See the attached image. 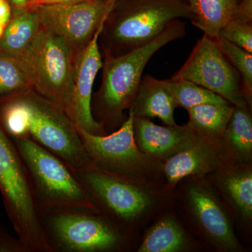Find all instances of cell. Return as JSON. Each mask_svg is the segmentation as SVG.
<instances>
[{"mask_svg":"<svg viewBox=\"0 0 252 252\" xmlns=\"http://www.w3.org/2000/svg\"><path fill=\"white\" fill-rule=\"evenodd\" d=\"M0 126L12 140H31L73 171L94 166L67 113L32 89L0 97Z\"/></svg>","mask_w":252,"mask_h":252,"instance_id":"6da1fadb","label":"cell"},{"mask_svg":"<svg viewBox=\"0 0 252 252\" xmlns=\"http://www.w3.org/2000/svg\"><path fill=\"white\" fill-rule=\"evenodd\" d=\"M182 18L192 19L187 0H115L100 34L107 56L148 44L170 23Z\"/></svg>","mask_w":252,"mask_h":252,"instance_id":"7a4b0ae2","label":"cell"},{"mask_svg":"<svg viewBox=\"0 0 252 252\" xmlns=\"http://www.w3.org/2000/svg\"><path fill=\"white\" fill-rule=\"evenodd\" d=\"M0 192L26 252H53L41 224L27 170L14 141L0 126Z\"/></svg>","mask_w":252,"mask_h":252,"instance_id":"3957f363","label":"cell"},{"mask_svg":"<svg viewBox=\"0 0 252 252\" xmlns=\"http://www.w3.org/2000/svg\"><path fill=\"white\" fill-rule=\"evenodd\" d=\"M185 23L180 19L169 24L157 38L145 45L119 56H107L102 63V81L97 97L99 114L117 120L130 108L142 81L144 68L158 50L184 37Z\"/></svg>","mask_w":252,"mask_h":252,"instance_id":"277c9868","label":"cell"},{"mask_svg":"<svg viewBox=\"0 0 252 252\" xmlns=\"http://www.w3.org/2000/svg\"><path fill=\"white\" fill-rule=\"evenodd\" d=\"M12 140L27 170L40 214L59 210H97L67 164L31 140Z\"/></svg>","mask_w":252,"mask_h":252,"instance_id":"5b68a950","label":"cell"},{"mask_svg":"<svg viewBox=\"0 0 252 252\" xmlns=\"http://www.w3.org/2000/svg\"><path fill=\"white\" fill-rule=\"evenodd\" d=\"M75 51L68 43L41 28L18 56L32 89L59 106L67 114L72 95Z\"/></svg>","mask_w":252,"mask_h":252,"instance_id":"8992f818","label":"cell"},{"mask_svg":"<svg viewBox=\"0 0 252 252\" xmlns=\"http://www.w3.org/2000/svg\"><path fill=\"white\" fill-rule=\"evenodd\" d=\"M96 210H59L41 212V224L53 252H94L115 250L122 235Z\"/></svg>","mask_w":252,"mask_h":252,"instance_id":"52a82bcc","label":"cell"},{"mask_svg":"<svg viewBox=\"0 0 252 252\" xmlns=\"http://www.w3.org/2000/svg\"><path fill=\"white\" fill-rule=\"evenodd\" d=\"M185 79L218 94L235 107H247L241 77L218 39L204 34L184 65L171 77Z\"/></svg>","mask_w":252,"mask_h":252,"instance_id":"ba28073f","label":"cell"},{"mask_svg":"<svg viewBox=\"0 0 252 252\" xmlns=\"http://www.w3.org/2000/svg\"><path fill=\"white\" fill-rule=\"evenodd\" d=\"M114 2L115 0H88L31 9L35 10L41 28L62 38L77 53L89 44L107 20Z\"/></svg>","mask_w":252,"mask_h":252,"instance_id":"9c48e42d","label":"cell"},{"mask_svg":"<svg viewBox=\"0 0 252 252\" xmlns=\"http://www.w3.org/2000/svg\"><path fill=\"white\" fill-rule=\"evenodd\" d=\"M74 172L94 206L100 204L120 220H135L150 205L149 195L124 179L94 166Z\"/></svg>","mask_w":252,"mask_h":252,"instance_id":"30bf717a","label":"cell"},{"mask_svg":"<svg viewBox=\"0 0 252 252\" xmlns=\"http://www.w3.org/2000/svg\"><path fill=\"white\" fill-rule=\"evenodd\" d=\"M132 109L122 127L109 135H96L77 127L81 142L96 168L119 177L127 174L142 160L134 135Z\"/></svg>","mask_w":252,"mask_h":252,"instance_id":"8fae6325","label":"cell"},{"mask_svg":"<svg viewBox=\"0 0 252 252\" xmlns=\"http://www.w3.org/2000/svg\"><path fill=\"white\" fill-rule=\"evenodd\" d=\"M105 21L99 26L89 44L76 53L73 69L72 102L67 112L74 125L96 135H104L103 126L93 115L91 100L94 79L103 63L98 40Z\"/></svg>","mask_w":252,"mask_h":252,"instance_id":"7c38bea8","label":"cell"},{"mask_svg":"<svg viewBox=\"0 0 252 252\" xmlns=\"http://www.w3.org/2000/svg\"><path fill=\"white\" fill-rule=\"evenodd\" d=\"M134 135L141 150L157 156H167L183 150L194 142L193 129L190 126L162 127L148 118L134 117Z\"/></svg>","mask_w":252,"mask_h":252,"instance_id":"4fadbf2b","label":"cell"},{"mask_svg":"<svg viewBox=\"0 0 252 252\" xmlns=\"http://www.w3.org/2000/svg\"><path fill=\"white\" fill-rule=\"evenodd\" d=\"M189 196L195 217L209 235L225 248H236L238 243L229 220L216 200L198 187H192Z\"/></svg>","mask_w":252,"mask_h":252,"instance_id":"5bb4252c","label":"cell"},{"mask_svg":"<svg viewBox=\"0 0 252 252\" xmlns=\"http://www.w3.org/2000/svg\"><path fill=\"white\" fill-rule=\"evenodd\" d=\"M177 107L171 94L162 85L161 80L144 76L130 108L135 117H157L165 125L176 126L174 111Z\"/></svg>","mask_w":252,"mask_h":252,"instance_id":"9a60e30c","label":"cell"},{"mask_svg":"<svg viewBox=\"0 0 252 252\" xmlns=\"http://www.w3.org/2000/svg\"><path fill=\"white\" fill-rule=\"evenodd\" d=\"M217 158L210 147L193 144L176 153L165 164L164 170L170 183H177L187 176L211 172Z\"/></svg>","mask_w":252,"mask_h":252,"instance_id":"2e32d148","label":"cell"},{"mask_svg":"<svg viewBox=\"0 0 252 252\" xmlns=\"http://www.w3.org/2000/svg\"><path fill=\"white\" fill-rule=\"evenodd\" d=\"M192 24L212 39H218L220 30L235 14L240 0H187Z\"/></svg>","mask_w":252,"mask_h":252,"instance_id":"e0dca14e","label":"cell"},{"mask_svg":"<svg viewBox=\"0 0 252 252\" xmlns=\"http://www.w3.org/2000/svg\"><path fill=\"white\" fill-rule=\"evenodd\" d=\"M16 11L0 38V52L12 56L21 54L42 28L35 10Z\"/></svg>","mask_w":252,"mask_h":252,"instance_id":"ac0fdd59","label":"cell"},{"mask_svg":"<svg viewBox=\"0 0 252 252\" xmlns=\"http://www.w3.org/2000/svg\"><path fill=\"white\" fill-rule=\"evenodd\" d=\"M234 107L230 104H203L187 109L188 126L193 130L217 136L223 133Z\"/></svg>","mask_w":252,"mask_h":252,"instance_id":"d6986e66","label":"cell"},{"mask_svg":"<svg viewBox=\"0 0 252 252\" xmlns=\"http://www.w3.org/2000/svg\"><path fill=\"white\" fill-rule=\"evenodd\" d=\"M186 240L178 224L170 218L158 222L146 235L139 252H174L182 250Z\"/></svg>","mask_w":252,"mask_h":252,"instance_id":"ffe728a7","label":"cell"},{"mask_svg":"<svg viewBox=\"0 0 252 252\" xmlns=\"http://www.w3.org/2000/svg\"><path fill=\"white\" fill-rule=\"evenodd\" d=\"M161 84L175 99L177 107L187 110L203 104H230L218 94L190 81L171 78L161 80Z\"/></svg>","mask_w":252,"mask_h":252,"instance_id":"44dd1931","label":"cell"},{"mask_svg":"<svg viewBox=\"0 0 252 252\" xmlns=\"http://www.w3.org/2000/svg\"><path fill=\"white\" fill-rule=\"evenodd\" d=\"M225 132L233 148L248 157L252 150V117L247 107H235Z\"/></svg>","mask_w":252,"mask_h":252,"instance_id":"7402d4cb","label":"cell"},{"mask_svg":"<svg viewBox=\"0 0 252 252\" xmlns=\"http://www.w3.org/2000/svg\"><path fill=\"white\" fill-rule=\"evenodd\" d=\"M32 89L16 57L0 52V97Z\"/></svg>","mask_w":252,"mask_h":252,"instance_id":"603a6c76","label":"cell"},{"mask_svg":"<svg viewBox=\"0 0 252 252\" xmlns=\"http://www.w3.org/2000/svg\"><path fill=\"white\" fill-rule=\"evenodd\" d=\"M220 48L232 65L241 77L244 95L248 103H252V54L222 38H218Z\"/></svg>","mask_w":252,"mask_h":252,"instance_id":"cb8c5ba5","label":"cell"},{"mask_svg":"<svg viewBox=\"0 0 252 252\" xmlns=\"http://www.w3.org/2000/svg\"><path fill=\"white\" fill-rule=\"evenodd\" d=\"M225 188L242 214L248 219L252 216V172H240L227 177Z\"/></svg>","mask_w":252,"mask_h":252,"instance_id":"d4e9b609","label":"cell"},{"mask_svg":"<svg viewBox=\"0 0 252 252\" xmlns=\"http://www.w3.org/2000/svg\"><path fill=\"white\" fill-rule=\"evenodd\" d=\"M218 38H222L252 54V23L231 18L220 30Z\"/></svg>","mask_w":252,"mask_h":252,"instance_id":"484cf974","label":"cell"},{"mask_svg":"<svg viewBox=\"0 0 252 252\" xmlns=\"http://www.w3.org/2000/svg\"><path fill=\"white\" fill-rule=\"evenodd\" d=\"M0 252H26L18 238H14L8 233L5 227L0 223Z\"/></svg>","mask_w":252,"mask_h":252,"instance_id":"4316f807","label":"cell"},{"mask_svg":"<svg viewBox=\"0 0 252 252\" xmlns=\"http://www.w3.org/2000/svg\"><path fill=\"white\" fill-rule=\"evenodd\" d=\"M252 22V0H240L232 18Z\"/></svg>","mask_w":252,"mask_h":252,"instance_id":"83f0119b","label":"cell"},{"mask_svg":"<svg viewBox=\"0 0 252 252\" xmlns=\"http://www.w3.org/2000/svg\"><path fill=\"white\" fill-rule=\"evenodd\" d=\"M85 1L88 0H31L23 9H31L43 5L74 4Z\"/></svg>","mask_w":252,"mask_h":252,"instance_id":"f1b7e54d","label":"cell"},{"mask_svg":"<svg viewBox=\"0 0 252 252\" xmlns=\"http://www.w3.org/2000/svg\"><path fill=\"white\" fill-rule=\"evenodd\" d=\"M12 6L9 0H0V23L7 26L12 18Z\"/></svg>","mask_w":252,"mask_h":252,"instance_id":"f546056e","label":"cell"},{"mask_svg":"<svg viewBox=\"0 0 252 252\" xmlns=\"http://www.w3.org/2000/svg\"><path fill=\"white\" fill-rule=\"evenodd\" d=\"M9 1L16 10H18L23 9L30 0H9Z\"/></svg>","mask_w":252,"mask_h":252,"instance_id":"4dcf8cb0","label":"cell"},{"mask_svg":"<svg viewBox=\"0 0 252 252\" xmlns=\"http://www.w3.org/2000/svg\"><path fill=\"white\" fill-rule=\"evenodd\" d=\"M6 27V26H5V25L0 23V38H1V36H2L3 33H4V31Z\"/></svg>","mask_w":252,"mask_h":252,"instance_id":"1f68e13d","label":"cell"},{"mask_svg":"<svg viewBox=\"0 0 252 252\" xmlns=\"http://www.w3.org/2000/svg\"><path fill=\"white\" fill-rule=\"evenodd\" d=\"M30 1H31V0H30ZM29 1H28V2H29Z\"/></svg>","mask_w":252,"mask_h":252,"instance_id":"d6a6232c","label":"cell"}]
</instances>
